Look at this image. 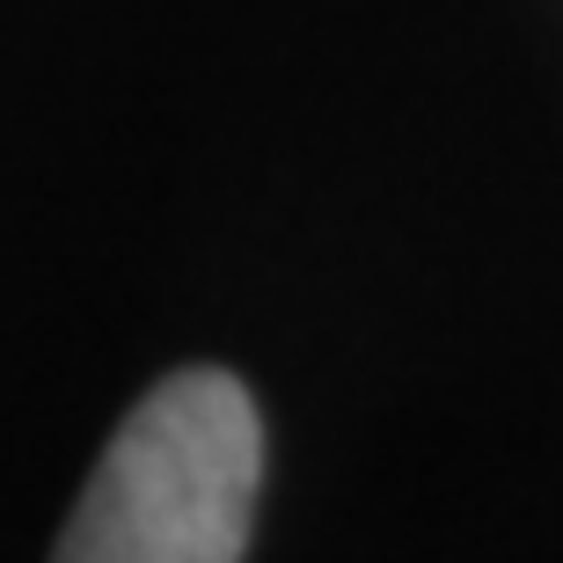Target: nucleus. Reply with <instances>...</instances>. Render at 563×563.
<instances>
[{
    "mask_svg": "<svg viewBox=\"0 0 563 563\" xmlns=\"http://www.w3.org/2000/svg\"><path fill=\"white\" fill-rule=\"evenodd\" d=\"M264 483V418L220 366L146 388L88 476L52 563H242Z\"/></svg>",
    "mask_w": 563,
    "mask_h": 563,
    "instance_id": "nucleus-1",
    "label": "nucleus"
}]
</instances>
